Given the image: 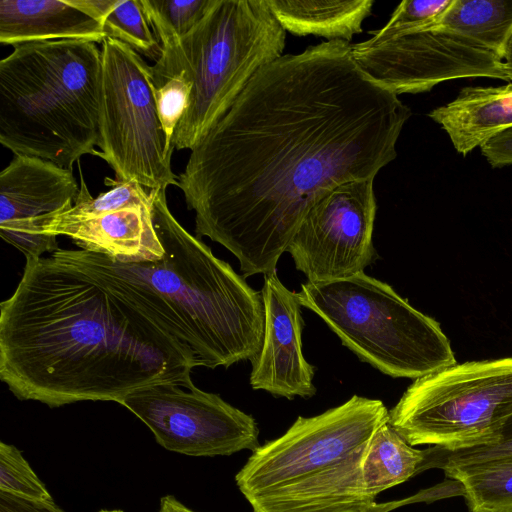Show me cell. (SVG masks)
I'll return each mask as SVG.
<instances>
[{"label": "cell", "mask_w": 512, "mask_h": 512, "mask_svg": "<svg viewBox=\"0 0 512 512\" xmlns=\"http://www.w3.org/2000/svg\"><path fill=\"white\" fill-rule=\"evenodd\" d=\"M196 366L154 314L58 249L26 259L0 304V379L20 400L120 403L158 384L190 388Z\"/></svg>", "instance_id": "obj_2"}, {"label": "cell", "mask_w": 512, "mask_h": 512, "mask_svg": "<svg viewBox=\"0 0 512 512\" xmlns=\"http://www.w3.org/2000/svg\"><path fill=\"white\" fill-rule=\"evenodd\" d=\"M100 142L116 182L146 189L178 187L171 169L174 145L160 122L151 66L129 45L106 37L101 43Z\"/></svg>", "instance_id": "obj_9"}, {"label": "cell", "mask_w": 512, "mask_h": 512, "mask_svg": "<svg viewBox=\"0 0 512 512\" xmlns=\"http://www.w3.org/2000/svg\"><path fill=\"white\" fill-rule=\"evenodd\" d=\"M96 20L104 24L105 18L117 5L119 0H72Z\"/></svg>", "instance_id": "obj_31"}, {"label": "cell", "mask_w": 512, "mask_h": 512, "mask_svg": "<svg viewBox=\"0 0 512 512\" xmlns=\"http://www.w3.org/2000/svg\"><path fill=\"white\" fill-rule=\"evenodd\" d=\"M442 470L460 484L469 512H512V454Z\"/></svg>", "instance_id": "obj_21"}, {"label": "cell", "mask_w": 512, "mask_h": 512, "mask_svg": "<svg viewBox=\"0 0 512 512\" xmlns=\"http://www.w3.org/2000/svg\"><path fill=\"white\" fill-rule=\"evenodd\" d=\"M437 26L500 56L512 33V0H453Z\"/></svg>", "instance_id": "obj_20"}, {"label": "cell", "mask_w": 512, "mask_h": 512, "mask_svg": "<svg viewBox=\"0 0 512 512\" xmlns=\"http://www.w3.org/2000/svg\"><path fill=\"white\" fill-rule=\"evenodd\" d=\"M99 512H123L122 510H100Z\"/></svg>", "instance_id": "obj_34"}, {"label": "cell", "mask_w": 512, "mask_h": 512, "mask_svg": "<svg viewBox=\"0 0 512 512\" xmlns=\"http://www.w3.org/2000/svg\"><path fill=\"white\" fill-rule=\"evenodd\" d=\"M378 399L353 395L312 417L299 416L260 445L235 476L252 512H388L365 490L362 464L371 438L388 419Z\"/></svg>", "instance_id": "obj_4"}, {"label": "cell", "mask_w": 512, "mask_h": 512, "mask_svg": "<svg viewBox=\"0 0 512 512\" xmlns=\"http://www.w3.org/2000/svg\"><path fill=\"white\" fill-rule=\"evenodd\" d=\"M103 29L106 37L122 41L155 61L161 56L162 47L150 30L140 0H119L105 18Z\"/></svg>", "instance_id": "obj_23"}, {"label": "cell", "mask_w": 512, "mask_h": 512, "mask_svg": "<svg viewBox=\"0 0 512 512\" xmlns=\"http://www.w3.org/2000/svg\"><path fill=\"white\" fill-rule=\"evenodd\" d=\"M428 116L447 132L455 150L466 156L512 127V83L465 87L453 101L433 109Z\"/></svg>", "instance_id": "obj_17"}, {"label": "cell", "mask_w": 512, "mask_h": 512, "mask_svg": "<svg viewBox=\"0 0 512 512\" xmlns=\"http://www.w3.org/2000/svg\"><path fill=\"white\" fill-rule=\"evenodd\" d=\"M411 114L360 69L350 42L282 55L255 74L177 176L196 237L228 249L244 277L277 271L317 201L374 179L396 158Z\"/></svg>", "instance_id": "obj_1"}, {"label": "cell", "mask_w": 512, "mask_h": 512, "mask_svg": "<svg viewBox=\"0 0 512 512\" xmlns=\"http://www.w3.org/2000/svg\"><path fill=\"white\" fill-rule=\"evenodd\" d=\"M113 188L101 193L96 198L92 197L81 176L80 190L73 206L68 210L54 213L68 218H83L102 215L117 210L147 205L152 202L150 190L144 188L136 181L119 183L111 181Z\"/></svg>", "instance_id": "obj_24"}, {"label": "cell", "mask_w": 512, "mask_h": 512, "mask_svg": "<svg viewBox=\"0 0 512 512\" xmlns=\"http://www.w3.org/2000/svg\"><path fill=\"white\" fill-rule=\"evenodd\" d=\"M0 512H64L53 500L30 499L0 491Z\"/></svg>", "instance_id": "obj_30"}, {"label": "cell", "mask_w": 512, "mask_h": 512, "mask_svg": "<svg viewBox=\"0 0 512 512\" xmlns=\"http://www.w3.org/2000/svg\"><path fill=\"white\" fill-rule=\"evenodd\" d=\"M452 2L453 0H404L381 29L371 31L372 38L383 39L431 25L439 20Z\"/></svg>", "instance_id": "obj_27"}, {"label": "cell", "mask_w": 512, "mask_h": 512, "mask_svg": "<svg viewBox=\"0 0 512 512\" xmlns=\"http://www.w3.org/2000/svg\"><path fill=\"white\" fill-rule=\"evenodd\" d=\"M512 414V357L455 364L418 378L389 410L411 446L448 451L493 444Z\"/></svg>", "instance_id": "obj_8"}, {"label": "cell", "mask_w": 512, "mask_h": 512, "mask_svg": "<svg viewBox=\"0 0 512 512\" xmlns=\"http://www.w3.org/2000/svg\"><path fill=\"white\" fill-rule=\"evenodd\" d=\"M39 228L44 235L67 236L81 250L104 254L118 262L152 261L164 253L154 227L151 205L83 218L53 213L39 221Z\"/></svg>", "instance_id": "obj_15"}, {"label": "cell", "mask_w": 512, "mask_h": 512, "mask_svg": "<svg viewBox=\"0 0 512 512\" xmlns=\"http://www.w3.org/2000/svg\"><path fill=\"white\" fill-rule=\"evenodd\" d=\"M191 89L192 83L183 72L154 85L158 116L171 142L176 127L188 108Z\"/></svg>", "instance_id": "obj_28"}, {"label": "cell", "mask_w": 512, "mask_h": 512, "mask_svg": "<svg viewBox=\"0 0 512 512\" xmlns=\"http://www.w3.org/2000/svg\"><path fill=\"white\" fill-rule=\"evenodd\" d=\"M145 17L161 47L187 35L214 0H140Z\"/></svg>", "instance_id": "obj_22"}, {"label": "cell", "mask_w": 512, "mask_h": 512, "mask_svg": "<svg viewBox=\"0 0 512 512\" xmlns=\"http://www.w3.org/2000/svg\"><path fill=\"white\" fill-rule=\"evenodd\" d=\"M297 295L344 346L386 375L416 380L457 364L438 321L364 272L335 281H307Z\"/></svg>", "instance_id": "obj_7"}, {"label": "cell", "mask_w": 512, "mask_h": 512, "mask_svg": "<svg viewBox=\"0 0 512 512\" xmlns=\"http://www.w3.org/2000/svg\"><path fill=\"white\" fill-rule=\"evenodd\" d=\"M103 25L72 0H1L0 42L81 40L102 43Z\"/></svg>", "instance_id": "obj_16"}, {"label": "cell", "mask_w": 512, "mask_h": 512, "mask_svg": "<svg viewBox=\"0 0 512 512\" xmlns=\"http://www.w3.org/2000/svg\"><path fill=\"white\" fill-rule=\"evenodd\" d=\"M264 337L258 355L251 360L250 385L289 400L315 395V368L302 352L303 319L297 292L280 281L277 271L264 275L261 291Z\"/></svg>", "instance_id": "obj_14"}, {"label": "cell", "mask_w": 512, "mask_h": 512, "mask_svg": "<svg viewBox=\"0 0 512 512\" xmlns=\"http://www.w3.org/2000/svg\"><path fill=\"white\" fill-rule=\"evenodd\" d=\"M175 384L138 390L120 401L163 448L187 456H229L257 449L255 419L219 395Z\"/></svg>", "instance_id": "obj_11"}, {"label": "cell", "mask_w": 512, "mask_h": 512, "mask_svg": "<svg viewBox=\"0 0 512 512\" xmlns=\"http://www.w3.org/2000/svg\"><path fill=\"white\" fill-rule=\"evenodd\" d=\"M13 47L0 62V143L71 170L97 155L101 49L81 40Z\"/></svg>", "instance_id": "obj_5"}, {"label": "cell", "mask_w": 512, "mask_h": 512, "mask_svg": "<svg viewBox=\"0 0 512 512\" xmlns=\"http://www.w3.org/2000/svg\"><path fill=\"white\" fill-rule=\"evenodd\" d=\"M374 179L341 184L303 218L287 252L308 282L350 278L374 262Z\"/></svg>", "instance_id": "obj_12"}, {"label": "cell", "mask_w": 512, "mask_h": 512, "mask_svg": "<svg viewBox=\"0 0 512 512\" xmlns=\"http://www.w3.org/2000/svg\"><path fill=\"white\" fill-rule=\"evenodd\" d=\"M285 29L296 36L314 35L327 41L350 42L362 32L374 0H266Z\"/></svg>", "instance_id": "obj_18"}, {"label": "cell", "mask_w": 512, "mask_h": 512, "mask_svg": "<svg viewBox=\"0 0 512 512\" xmlns=\"http://www.w3.org/2000/svg\"><path fill=\"white\" fill-rule=\"evenodd\" d=\"M80 188L71 169L38 157L15 155L0 173V235L26 259L58 249L55 236L41 233L46 215L71 208Z\"/></svg>", "instance_id": "obj_13"}, {"label": "cell", "mask_w": 512, "mask_h": 512, "mask_svg": "<svg viewBox=\"0 0 512 512\" xmlns=\"http://www.w3.org/2000/svg\"><path fill=\"white\" fill-rule=\"evenodd\" d=\"M425 449L409 445L388 419L373 434L366 451L362 475L366 493L373 499L384 490L421 472Z\"/></svg>", "instance_id": "obj_19"}, {"label": "cell", "mask_w": 512, "mask_h": 512, "mask_svg": "<svg viewBox=\"0 0 512 512\" xmlns=\"http://www.w3.org/2000/svg\"><path fill=\"white\" fill-rule=\"evenodd\" d=\"M286 33L266 0H214L187 35L162 47L153 85L179 72L192 83L172 138L177 150L193 149L255 74L283 55Z\"/></svg>", "instance_id": "obj_6"}, {"label": "cell", "mask_w": 512, "mask_h": 512, "mask_svg": "<svg viewBox=\"0 0 512 512\" xmlns=\"http://www.w3.org/2000/svg\"><path fill=\"white\" fill-rule=\"evenodd\" d=\"M501 59L509 81L508 83H512V33L505 44Z\"/></svg>", "instance_id": "obj_33"}, {"label": "cell", "mask_w": 512, "mask_h": 512, "mask_svg": "<svg viewBox=\"0 0 512 512\" xmlns=\"http://www.w3.org/2000/svg\"><path fill=\"white\" fill-rule=\"evenodd\" d=\"M360 69L392 93H422L439 83L488 77L508 81L502 59L434 23L383 39L352 44Z\"/></svg>", "instance_id": "obj_10"}, {"label": "cell", "mask_w": 512, "mask_h": 512, "mask_svg": "<svg viewBox=\"0 0 512 512\" xmlns=\"http://www.w3.org/2000/svg\"><path fill=\"white\" fill-rule=\"evenodd\" d=\"M480 149L492 167L512 165V127L491 137Z\"/></svg>", "instance_id": "obj_29"}, {"label": "cell", "mask_w": 512, "mask_h": 512, "mask_svg": "<svg viewBox=\"0 0 512 512\" xmlns=\"http://www.w3.org/2000/svg\"><path fill=\"white\" fill-rule=\"evenodd\" d=\"M422 472L430 468H446L482 462L499 456L512 454V414L500 424L493 444L455 451L437 446L425 449Z\"/></svg>", "instance_id": "obj_25"}, {"label": "cell", "mask_w": 512, "mask_h": 512, "mask_svg": "<svg viewBox=\"0 0 512 512\" xmlns=\"http://www.w3.org/2000/svg\"><path fill=\"white\" fill-rule=\"evenodd\" d=\"M165 192L150 190L164 249L159 259L118 262L81 249L59 252L154 314L192 350L199 366L228 368L252 360L264 337L261 292L176 220Z\"/></svg>", "instance_id": "obj_3"}, {"label": "cell", "mask_w": 512, "mask_h": 512, "mask_svg": "<svg viewBox=\"0 0 512 512\" xmlns=\"http://www.w3.org/2000/svg\"><path fill=\"white\" fill-rule=\"evenodd\" d=\"M0 491L30 499L52 500L21 452L3 441L0 442Z\"/></svg>", "instance_id": "obj_26"}, {"label": "cell", "mask_w": 512, "mask_h": 512, "mask_svg": "<svg viewBox=\"0 0 512 512\" xmlns=\"http://www.w3.org/2000/svg\"><path fill=\"white\" fill-rule=\"evenodd\" d=\"M158 512H196L193 511L172 495H166L160 499V508Z\"/></svg>", "instance_id": "obj_32"}]
</instances>
